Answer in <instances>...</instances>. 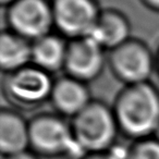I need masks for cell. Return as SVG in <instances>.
<instances>
[{
	"label": "cell",
	"instance_id": "1",
	"mask_svg": "<svg viewBox=\"0 0 159 159\" xmlns=\"http://www.w3.org/2000/svg\"><path fill=\"white\" fill-rule=\"evenodd\" d=\"M111 107L126 139L135 142L154 136L159 125V89L152 83L124 85Z\"/></svg>",
	"mask_w": 159,
	"mask_h": 159
},
{
	"label": "cell",
	"instance_id": "2",
	"mask_svg": "<svg viewBox=\"0 0 159 159\" xmlns=\"http://www.w3.org/2000/svg\"><path fill=\"white\" fill-rule=\"evenodd\" d=\"M30 150L45 158L80 159L85 152L76 144L71 123L56 112H40L29 120Z\"/></svg>",
	"mask_w": 159,
	"mask_h": 159
},
{
	"label": "cell",
	"instance_id": "3",
	"mask_svg": "<svg viewBox=\"0 0 159 159\" xmlns=\"http://www.w3.org/2000/svg\"><path fill=\"white\" fill-rule=\"evenodd\" d=\"M70 123L75 142L85 154L105 152L117 144V119L112 107L102 100L93 99Z\"/></svg>",
	"mask_w": 159,
	"mask_h": 159
},
{
	"label": "cell",
	"instance_id": "4",
	"mask_svg": "<svg viewBox=\"0 0 159 159\" xmlns=\"http://www.w3.org/2000/svg\"><path fill=\"white\" fill-rule=\"evenodd\" d=\"M53 83L52 74L30 64L6 74L2 94L13 109L33 111L50 99Z\"/></svg>",
	"mask_w": 159,
	"mask_h": 159
},
{
	"label": "cell",
	"instance_id": "5",
	"mask_svg": "<svg viewBox=\"0 0 159 159\" xmlns=\"http://www.w3.org/2000/svg\"><path fill=\"white\" fill-rule=\"evenodd\" d=\"M107 64L112 75L124 85L150 82L156 71V56L145 42L130 38L109 51Z\"/></svg>",
	"mask_w": 159,
	"mask_h": 159
},
{
	"label": "cell",
	"instance_id": "6",
	"mask_svg": "<svg viewBox=\"0 0 159 159\" xmlns=\"http://www.w3.org/2000/svg\"><path fill=\"white\" fill-rule=\"evenodd\" d=\"M6 8L7 29L32 43L52 33L55 29L49 0H16Z\"/></svg>",
	"mask_w": 159,
	"mask_h": 159
},
{
	"label": "cell",
	"instance_id": "7",
	"mask_svg": "<svg viewBox=\"0 0 159 159\" xmlns=\"http://www.w3.org/2000/svg\"><path fill=\"white\" fill-rule=\"evenodd\" d=\"M55 29L69 40L89 36L102 9L96 0H51Z\"/></svg>",
	"mask_w": 159,
	"mask_h": 159
},
{
	"label": "cell",
	"instance_id": "8",
	"mask_svg": "<svg viewBox=\"0 0 159 159\" xmlns=\"http://www.w3.org/2000/svg\"><path fill=\"white\" fill-rule=\"evenodd\" d=\"M107 58L106 49L92 36L69 40L63 71L89 84L102 75Z\"/></svg>",
	"mask_w": 159,
	"mask_h": 159
},
{
	"label": "cell",
	"instance_id": "9",
	"mask_svg": "<svg viewBox=\"0 0 159 159\" xmlns=\"http://www.w3.org/2000/svg\"><path fill=\"white\" fill-rule=\"evenodd\" d=\"M93 100L87 83L64 74L55 80L50 99L55 112L66 119H73Z\"/></svg>",
	"mask_w": 159,
	"mask_h": 159
},
{
	"label": "cell",
	"instance_id": "10",
	"mask_svg": "<svg viewBox=\"0 0 159 159\" xmlns=\"http://www.w3.org/2000/svg\"><path fill=\"white\" fill-rule=\"evenodd\" d=\"M0 150L3 157L30 150V123L18 110L0 111Z\"/></svg>",
	"mask_w": 159,
	"mask_h": 159
},
{
	"label": "cell",
	"instance_id": "11",
	"mask_svg": "<svg viewBox=\"0 0 159 159\" xmlns=\"http://www.w3.org/2000/svg\"><path fill=\"white\" fill-rule=\"evenodd\" d=\"M89 36L110 51L132 38V26L123 12L109 8L102 10L95 29Z\"/></svg>",
	"mask_w": 159,
	"mask_h": 159
},
{
	"label": "cell",
	"instance_id": "12",
	"mask_svg": "<svg viewBox=\"0 0 159 159\" xmlns=\"http://www.w3.org/2000/svg\"><path fill=\"white\" fill-rule=\"evenodd\" d=\"M66 38L50 33L32 43V64L53 74L63 70L68 50Z\"/></svg>",
	"mask_w": 159,
	"mask_h": 159
},
{
	"label": "cell",
	"instance_id": "13",
	"mask_svg": "<svg viewBox=\"0 0 159 159\" xmlns=\"http://www.w3.org/2000/svg\"><path fill=\"white\" fill-rule=\"evenodd\" d=\"M32 64V42L10 30L0 35V66L6 74Z\"/></svg>",
	"mask_w": 159,
	"mask_h": 159
},
{
	"label": "cell",
	"instance_id": "14",
	"mask_svg": "<svg viewBox=\"0 0 159 159\" xmlns=\"http://www.w3.org/2000/svg\"><path fill=\"white\" fill-rule=\"evenodd\" d=\"M126 159H159V142L154 137L133 142Z\"/></svg>",
	"mask_w": 159,
	"mask_h": 159
},
{
	"label": "cell",
	"instance_id": "15",
	"mask_svg": "<svg viewBox=\"0 0 159 159\" xmlns=\"http://www.w3.org/2000/svg\"><path fill=\"white\" fill-rule=\"evenodd\" d=\"M129 147L120 146L116 144L112 148L105 152H87L83 155L80 159H126Z\"/></svg>",
	"mask_w": 159,
	"mask_h": 159
},
{
	"label": "cell",
	"instance_id": "16",
	"mask_svg": "<svg viewBox=\"0 0 159 159\" xmlns=\"http://www.w3.org/2000/svg\"><path fill=\"white\" fill-rule=\"evenodd\" d=\"M3 159H39V157L33 152L32 150H26V152H19V154H13L10 156L3 157Z\"/></svg>",
	"mask_w": 159,
	"mask_h": 159
},
{
	"label": "cell",
	"instance_id": "17",
	"mask_svg": "<svg viewBox=\"0 0 159 159\" xmlns=\"http://www.w3.org/2000/svg\"><path fill=\"white\" fill-rule=\"evenodd\" d=\"M141 2L149 10L159 13V0H141Z\"/></svg>",
	"mask_w": 159,
	"mask_h": 159
},
{
	"label": "cell",
	"instance_id": "18",
	"mask_svg": "<svg viewBox=\"0 0 159 159\" xmlns=\"http://www.w3.org/2000/svg\"><path fill=\"white\" fill-rule=\"evenodd\" d=\"M155 56H156V72L159 76V47H158V50H157V52Z\"/></svg>",
	"mask_w": 159,
	"mask_h": 159
},
{
	"label": "cell",
	"instance_id": "19",
	"mask_svg": "<svg viewBox=\"0 0 159 159\" xmlns=\"http://www.w3.org/2000/svg\"><path fill=\"white\" fill-rule=\"evenodd\" d=\"M14 1H16V0H0L1 5L5 6V7H8V6H10L11 3H13Z\"/></svg>",
	"mask_w": 159,
	"mask_h": 159
},
{
	"label": "cell",
	"instance_id": "20",
	"mask_svg": "<svg viewBox=\"0 0 159 159\" xmlns=\"http://www.w3.org/2000/svg\"><path fill=\"white\" fill-rule=\"evenodd\" d=\"M154 137L155 139H157V141L159 142V125H158V128L156 129V131H155V133H154Z\"/></svg>",
	"mask_w": 159,
	"mask_h": 159
}]
</instances>
